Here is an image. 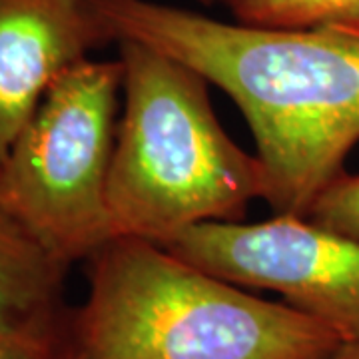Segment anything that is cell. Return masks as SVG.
<instances>
[{"mask_svg": "<svg viewBox=\"0 0 359 359\" xmlns=\"http://www.w3.org/2000/svg\"><path fill=\"white\" fill-rule=\"evenodd\" d=\"M110 42L134 40L228 94L252 130L273 214L304 216L359 142V20L269 28L154 0H88Z\"/></svg>", "mask_w": 359, "mask_h": 359, "instance_id": "1", "label": "cell"}, {"mask_svg": "<svg viewBox=\"0 0 359 359\" xmlns=\"http://www.w3.org/2000/svg\"><path fill=\"white\" fill-rule=\"evenodd\" d=\"M86 262L88 295L65 320L62 359H323L344 344L150 240L112 238Z\"/></svg>", "mask_w": 359, "mask_h": 359, "instance_id": "2", "label": "cell"}, {"mask_svg": "<svg viewBox=\"0 0 359 359\" xmlns=\"http://www.w3.org/2000/svg\"><path fill=\"white\" fill-rule=\"evenodd\" d=\"M122 106L108 178L114 238L164 244L180 231L242 222L268 196L262 160L222 128L200 72L134 40L116 42Z\"/></svg>", "mask_w": 359, "mask_h": 359, "instance_id": "3", "label": "cell"}, {"mask_svg": "<svg viewBox=\"0 0 359 359\" xmlns=\"http://www.w3.org/2000/svg\"><path fill=\"white\" fill-rule=\"evenodd\" d=\"M120 106V58H84L54 80L0 164V202L68 266L114 238L108 178Z\"/></svg>", "mask_w": 359, "mask_h": 359, "instance_id": "4", "label": "cell"}, {"mask_svg": "<svg viewBox=\"0 0 359 359\" xmlns=\"http://www.w3.org/2000/svg\"><path fill=\"white\" fill-rule=\"evenodd\" d=\"M174 256L245 290H268L321 321L344 341H359V242L304 216L276 214L257 224H202L164 244Z\"/></svg>", "mask_w": 359, "mask_h": 359, "instance_id": "5", "label": "cell"}, {"mask_svg": "<svg viewBox=\"0 0 359 359\" xmlns=\"http://www.w3.org/2000/svg\"><path fill=\"white\" fill-rule=\"evenodd\" d=\"M106 42L88 0H0V164L54 80Z\"/></svg>", "mask_w": 359, "mask_h": 359, "instance_id": "6", "label": "cell"}, {"mask_svg": "<svg viewBox=\"0 0 359 359\" xmlns=\"http://www.w3.org/2000/svg\"><path fill=\"white\" fill-rule=\"evenodd\" d=\"M66 269L0 202V327L62 323Z\"/></svg>", "mask_w": 359, "mask_h": 359, "instance_id": "7", "label": "cell"}, {"mask_svg": "<svg viewBox=\"0 0 359 359\" xmlns=\"http://www.w3.org/2000/svg\"><path fill=\"white\" fill-rule=\"evenodd\" d=\"M231 20L269 28H306L359 20V0H214Z\"/></svg>", "mask_w": 359, "mask_h": 359, "instance_id": "8", "label": "cell"}, {"mask_svg": "<svg viewBox=\"0 0 359 359\" xmlns=\"http://www.w3.org/2000/svg\"><path fill=\"white\" fill-rule=\"evenodd\" d=\"M304 218L359 242V174L339 172L313 198Z\"/></svg>", "mask_w": 359, "mask_h": 359, "instance_id": "9", "label": "cell"}, {"mask_svg": "<svg viewBox=\"0 0 359 359\" xmlns=\"http://www.w3.org/2000/svg\"><path fill=\"white\" fill-rule=\"evenodd\" d=\"M62 332L65 321L46 327H0V359H62Z\"/></svg>", "mask_w": 359, "mask_h": 359, "instance_id": "10", "label": "cell"}, {"mask_svg": "<svg viewBox=\"0 0 359 359\" xmlns=\"http://www.w3.org/2000/svg\"><path fill=\"white\" fill-rule=\"evenodd\" d=\"M323 359H359V341H344L335 351Z\"/></svg>", "mask_w": 359, "mask_h": 359, "instance_id": "11", "label": "cell"}, {"mask_svg": "<svg viewBox=\"0 0 359 359\" xmlns=\"http://www.w3.org/2000/svg\"><path fill=\"white\" fill-rule=\"evenodd\" d=\"M194 2H198V4H204V6H212V4H214V0H194Z\"/></svg>", "mask_w": 359, "mask_h": 359, "instance_id": "12", "label": "cell"}]
</instances>
